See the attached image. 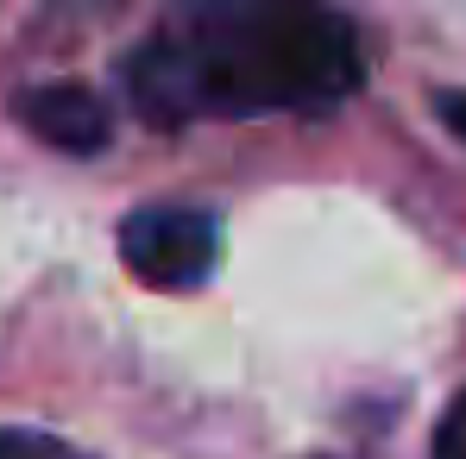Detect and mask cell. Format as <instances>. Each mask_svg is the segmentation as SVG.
<instances>
[{"instance_id":"obj_5","label":"cell","mask_w":466,"mask_h":459,"mask_svg":"<svg viewBox=\"0 0 466 459\" xmlns=\"http://www.w3.org/2000/svg\"><path fill=\"white\" fill-rule=\"evenodd\" d=\"M435 459H466V390L448 403V415L435 428Z\"/></svg>"},{"instance_id":"obj_1","label":"cell","mask_w":466,"mask_h":459,"mask_svg":"<svg viewBox=\"0 0 466 459\" xmlns=\"http://www.w3.org/2000/svg\"><path fill=\"white\" fill-rule=\"evenodd\" d=\"M360 82V32L321 0H189L127 64V95L157 126L328 114Z\"/></svg>"},{"instance_id":"obj_3","label":"cell","mask_w":466,"mask_h":459,"mask_svg":"<svg viewBox=\"0 0 466 459\" xmlns=\"http://www.w3.org/2000/svg\"><path fill=\"white\" fill-rule=\"evenodd\" d=\"M13 120L38 145L70 152V157H88L114 139V107L88 82H32V88H19L13 95Z\"/></svg>"},{"instance_id":"obj_4","label":"cell","mask_w":466,"mask_h":459,"mask_svg":"<svg viewBox=\"0 0 466 459\" xmlns=\"http://www.w3.org/2000/svg\"><path fill=\"white\" fill-rule=\"evenodd\" d=\"M0 459H88L51 434H32V428H0Z\"/></svg>"},{"instance_id":"obj_6","label":"cell","mask_w":466,"mask_h":459,"mask_svg":"<svg viewBox=\"0 0 466 459\" xmlns=\"http://www.w3.org/2000/svg\"><path fill=\"white\" fill-rule=\"evenodd\" d=\"M441 120L466 139V95H441Z\"/></svg>"},{"instance_id":"obj_2","label":"cell","mask_w":466,"mask_h":459,"mask_svg":"<svg viewBox=\"0 0 466 459\" xmlns=\"http://www.w3.org/2000/svg\"><path fill=\"white\" fill-rule=\"evenodd\" d=\"M120 258L152 290H202L221 258V227L208 208H133L120 221Z\"/></svg>"}]
</instances>
